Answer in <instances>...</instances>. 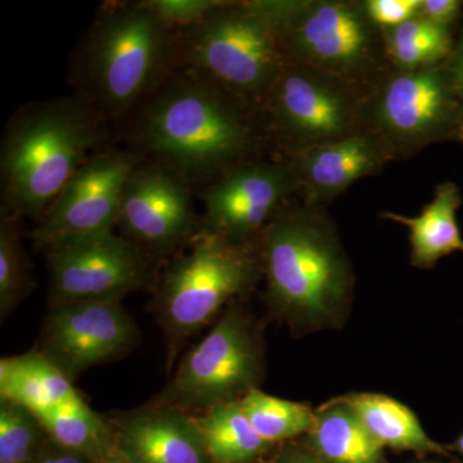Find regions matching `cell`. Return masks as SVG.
<instances>
[{
  "mask_svg": "<svg viewBox=\"0 0 463 463\" xmlns=\"http://www.w3.org/2000/svg\"><path fill=\"white\" fill-rule=\"evenodd\" d=\"M390 65L399 71L428 69L446 62L455 48L452 27L414 17L383 32Z\"/></svg>",
  "mask_w": 463,
  "mask_h": 463,
  "instance_id": "cb8c5ba5",
  "label": "cell"
},
{
  "mask_svg": "<svg viewBox=\"0 0 463 463\" xmlns=\"http://www.w3.org/2000/svg\"><path fill=\"white\" fill-rule=\"evenodd\" d=\"M268 295L285 315L317 321L345 300L350 270L323 207L289 200L261 233Z\"/></svg>",
  "mask_w": 463,
  "mask_h": 463,
  "instance_id": "277c9868",
  "label": "cell"
},
{
  "mask_svg": "<svg viewBox=\"0 0 463 463\" xmlns=\"http://www.w3.org/2000/svg\"><path fill=\"white\" fill-rule=\"evenodd\" d=\"M444 65H446L450 81H452L453 90L463 105V30L455 43L452 53Z\"/></svg>",
  "mask_w": 463,
  "mask_h": 463,
  "instance_id": "4dcf8cb0",
  "label": "cell"
},
{
  "mask_svg": "<svg viewBox=\"0 0 463 463\" xmlns=\"http://www.w3.org/2000/svg\"><path fill=\"white\" fill-rule=\"evenodd\" d=\"M181 67L175 30L141 2H109L72 57L76 94L116 129Z\"/></svg>",
  "mask_w": 463,
  "mask_h": 463,
  "instance_id": "3957f363",
  "label": "cell"
},
{
  "mask_svg": "<svg viewBox=\"0 0 463 463\" xmlns=\"http://www.w3.org/2000/svg\"><path fill=\"white\" fill-rule=\"evenodd\" d=\"M118 129L128 149L169 166L197 192L272 147L258 109L183 66Z\"/></svg>",
  "mask_w": 463,
  "mask_h": 463,
  "instance_id": "6da1fadb",
  "label": "cell"
},
{
  "mask_svg": "<svg viewBox=\"0 0 463 463\" xmlns=\"http://www.w3.org/2000/svg\"><path fill=\"white\" fill-rule=\"evenodd\" d=\"M79 397L71 380L43 353L0 361V398L33 414L44 412Z\"/></svg>",
  "mask_w": 463,
  "mask_h": 463,
  "instance_id": "d6986e66",
  "label": "cell"
},
{
  "mask_svg": "<svg viewBox=\"0 0 463 463\" xmlns=\"http://www.w3.org/2000/svg\"><path fill=\"white\" fill-rule=\"evenodd\" d=\"M38 417L11 402L0 404V463H33L41 440Z\"/></svg>",
  "mask_w": 463,
  "mask_h": 463,
  "instance_id": "4316f807",
  "label": "cell"
},
{
  "mask_svg": "<svg viewBox=\"0 0 463 463\" xmlns=\"http://www.w3.org/2000/svg\"><path fill=\"white\" fill-rule=\"evenodd\" d=\"M313 447L328 463H383V444L345 403L332 405L316 416L310 430Z\"/></svg>",
  "mask_w": 463,
  "mask_h": 463,
  "instance_id": "ffe728a7",
  "label": "cell"
},
{
  "mask_svg": "<svg viewBox=\"0 0 463 463\" xmlns=\"http://www.w3.org/2000/svg\"><path fill=\"white\" fill-rule=\"evenodd\" d=\"M259 354L248 325L228 312L183 361L165 402L212 408L233 401L258 377Z\"/></svg>",
  "mask_w": 463,
  "mask_h": 463,
  "instance_id": "5bb4252c",
  "label": "cell"
},
{
  "mask_svg": "<svg viewBox=\"0 0 463 463\" xmlns=\"http://www.w3.org/2000/svg\"><path fill=\"white\" fill-rule=\"evenodd\" d=\"M136 339V326L120 301H79L53 307L42 353L71 380L91 365L123 355Z\"/></svg>",
  "mask_w": 463,
  "mask_h": 463,
  "instance_id": "9a60e30c",
  "label": "cell"
},
{
  "mask_svg": "<svg viewBox=\"0 0 463 463\" xmlns=\"http://www.w3.org/2000/svg\"><path fill=\"white\" fill-rule=\"evenodd\" d=\"M289 63L321 70L368 91L389 70L383 32L355 0H276Z\"/></svg>",
  "mask_w": 463,
  "mask_h": 463,
  "instance_id": "8992f818",
  "label": "cell"
},
{
  "mask_svg": "<svg viewBox=\"0 0 463 463\" xmlns=\"http://www.w3.org/2000/svg\"><path fill=\"white\" fill-rule=\"evenodd\" d=\"M115 128L78 94L21 106L0 146V214L38 222Z\"/></svg>",
  "mask_w": 463,
  "mask_h": 463,
  "instance_id": "7a4b0ae2",
  "label": "cell"
},
{
  "mask_svg": "<svg viewBox=\"0 0 463 463\" xmlns=\"http://www.w3.org/2000/svg\"><path fill=\"white\" fill-rule=\"evenodd\" d=\"M33 463H93V459L83 455V453L75 452V450H70L67 448L58 446L53 441V448H51L50 450H45L41 456L36 457Z\"/></svg>",
  "mask_w": 463,
  "mask_h": 463,
  "instance_id": "1f68e13d",
  "label": "cell"
},
{
  "mask_svg": "<svg viewBox=\"0 0 463 463\" xmlns=\"http://www.w3.org/2000/svg\"><path fill=\"white\" fill-rule=\"evenodd\" d=\"M365 94L337 76L288 63L260 109L270 145L291 158L365 132Z\"/></svg>",
  "mask_w": 463,
  "mask_h": 463,
  "instance_id": "52a82bcc",
  "label": "cell"
},
{
  "mask_svg": "<svg viewBox=\"0 0 463 463\" xmlns=\"http://www.w3.org/2000/svg\"><path fill=\"white\" fill-rule=\"evenodd\" d=\"M142 158L130 149L109 147L79 167L33 231L45 249L61 241L114 232L128 176Z\"/></svg>",
  "mask_w": 463,
  "mask_h": 463,
  "instance_id": "8fae6325",
  "label": "cell"
},
{
  "mask_svg": "<svg viewBox=\"0 0 463 463\" xmlns=\"http://www.w3.org/2000/svg\"><path fill=\"white\" fill-rule=\"evenodd\" d=\"M349 405L364 423L367 430L383 447L444 453V448L426 435L416 414L395 399L381 394H356L347 397Z\"/></svg>",
  "mask_w": 463,
  "mask_h": 463,
  "instance_id": "44dd1931",
  "label": "cell"
},
{
  "mask_svg": "<svg viewBox=\"0 0 463 463\" xmlns=\"http://www.w3.org/2000/svg\"><path fill=\"white\" fill-rule=\"evenodd\" d=\"M194 188L169 166L142 160L128 176L118 225L138 249L172 251L201 231Z\"/></svg>",
  "mask_w": 463,
  "mask_h": 463,
  "instance_id": "4fadbf2b",
  "label": "cell"
},
{
  "mask_svg": "<svg viewBox=\"0 0 463 463\" xmlns=\"http://www.w3.org/2000/svg\"><path fill=\"white\" fill-rule=\"evenodd\" d=\"M463 2L459 0H421L419 17L438 25L453 27L462 16Z\"/></svg>",
  "mask_w": 463,
  "mask_h": 463,
  "instance_id": "f546056e",
  "label": "cell"
},
{
  "mask_svg": "<svg viewBox=\"0 0 463 463\" xmlns=\"http://www.w3.org/2000/svg\"><path fill=\"white\" fill-rule=\"evenodd\" d=\"M243 411L259 437L281 441L312 430L316 416L306 405L283 401L257 389L249 390L241 401Z\"/></svg>",
  "mask_w": 463,
  "mask_h": 463,
  "instance_id": "d4e9b609",
  "label": "cell"
},
{
  "mask_svg": "<svg viewBox=\"0 0 463 463\" xmlns=\"http://www.w3.org/2000/svg\"><path fill=\"white\" fill-rule=\"evenodd\" d=\"M283 463H328L326 462L325 459L321 458V457H317L313 455H309V453H292L289 455L288 458L283 461Z\"/></svg>",
  "mask_w": 463,
  "mask_h": 463,
  "instance_id": "d6a6232c",
  "label": "cell"
},
{
  "mask_svg": "<svg viewBox=\"0 0 463 463\" xmlns=\"http://www.w3.org/2000/svg\"><path fill=\"white\" fill-rule=\"evenodd\" d=\"M456 139L463 142V105L461 114H459L458 125H457Z\"/></svg>",
  "mask_w": 463,
  "mask_h": 463,
  "instance_id": "e575fe53",
  "label": "cell"
},
{
  "mask_svg": "<svg viewBox=\"0 0 463 463\" xmlns=\"http://www.w3.org/2000/svg\"><path fill=\"white\" fill-rule=\"evenodd\" d=\"M298 192L300 184L288 158L264 156L241 164L199 192L205 206L201 228L248 245Z\"/></svg>",
  "mask_w": 463,
  "mask_h": 463,
  "instance_id": "30bf717a",
  "label": "cell"
},
{
  "mask_svg": "<svg viewBox=\"0 0 463 463\" xmlns=\"http://www.w3.org/2000/svg\"><path fill=\"white\" fill-rule=\"evenodd\" d=\"M456 448L457 450H458V452L463 456V434L458 438V440H457Z\"/></svg>",
  "mask_w": 463,
  "mask_h": 463,
  "instance_id": "d590c367",
  "label": "cell"
},
{
  "mask_svg": "<svg viewBox=\"0 0 463 463\" xmlns=\"http://www.w3.org/2000/svg\"><path fill=\"white\" fill-rule=\"evenodd\" d=\"M106 463H132L129 459L127 458V456L121 452L118 448H114L109 453L108 458H106Z\"/></svg>",
  "mask_w": 463,
  "mask_h": 463,
  "instance_id": "836d02e7",
  "label": "cell"
},
{
  "mask_svg": "<svg viewBox=\"0 0 463 463\" xmlns=\"http://www.w3.org/2000/svg\"><path fill=\"white\" fill-rule=\"evenodd\" d=\"M365 14L381 32L419 16L421 0H362Z\"/></svg>",
  "mask_w": 463,
  "mask_h": 463,
  "instance_id": "f1b7e54d",
  "label": "cell"
},
{
  "mask_svg": "<svg viewBox=\"0 0 463 463\" xmlns=\"http://www.w3.org/2000/svg\"><path fill=\"white\" fill-rule=\"evenodd\" d=\"M462 194L453 182L440 183L434 192V199L425 206L419 216H405L383 212V219L395 222L411 231V261L417 268H431L456 251L463 252V239L457 212L462 206Z\"/></svg>",
  "mask_w": 463,
  "mask_h": 463,
  "instance_id": "ac0fdd59",
  "label": "cell"
},
{
  "mask_svg": "<svg viewBox=\"0 0 463 463\" xmlns=\"http://www.w3.org/2000/svg\"><path fill=\"white\" fill-rule=\"evenodd\" d=\"M258 260L248 245L201 228L191 248L167 268L158 292L160 315L176 335L200 330L230 298L254 283Z\"/></svg>",
  "mask_w": 463,
  "mask_h": 463,
  "instance_id": "9c48e42d",
  "label": "cell"
},
{
  "mask_svg": "<svg viewBox=\"0 0 463 463\" xmlns=\"http://www.w3.org/2000/svg\"><path fill=\"white\" fill-rule=\"evenodd\" d=\"M53 307L79 301H120L145 282L141 249L114 232L61 241L45 248Z\"/></svg>",
  "mask_w": 463,
  "mask_h": 463,
  "instance_id": "7c38bea8",
  "label": "cell"
},
{
  "mask_svg": "<svg viewBox=\"0 0 463 463\" xmlns=\"http://www.w3.org/2000/svg\"><path fill=\"white\" fill-rule=\"evenodd\" d=\"M222 0H145L146 5L176 33L200 23Z\"/></svg>",
  "mask_w": 463,
  "mask_h": 463,
  "instance_id": "83f0119b",
  "label": "cell"
},
{
  "mask_svg": "<svg viewBox=\"0 0 463 463\" xmlns=\"http://www.w3.org/2000/svg\"><path fill=\"white\" fill-rule=\"evenodd\" d=\"M194 420L207 456L218 463L248 462L268 447L250 423L241 401L216 404Z\"/></svg>",
  "mask_w": 463,
  "mask_h": 463,
  "instance_id": "7402d4cb",
  "label": "cell"
},
{
  "mask_svg": "<svg viewBox=\"0 0 463 463\" xmlns=\"http://www.w3.org/2000/svg\"><path fill=\"white\" fill-rule=\"evenodd\" d=\"M35 416L51 440L93 461H106L115 448L108 426L80 397Z\"/></svg>",
  "mask_w": 463,
  "mask_h": 463,
  "instance_id": "603a6c76",
  "label": "cell"
},
{
  "mask_svg": "<svg viewBox=\"0 0 463 463\" xmlns=\"http://www.w3.org/2000/svg\"><path fill=\"white\" fill-rule=\"evenodd\" d=\"M118 421V449L132 463H206L194 420L178 411H143Z\"/></svg>",
  "mask_w": 463,
  "mask_h": 463,
  "instance_id": "e0dca14e",
  "label": "cell"
},
{
  "mask_svg": "<svg viewBox=\"0 0 463 463\" xmlns=\"http://www.w3.org/2000/svg\"><path fill=\"white\" fill-rule=\"evenodd\" d=\"M288 160L304 203L323 207L355 182L383 172L395 157L377 137L364 132L307 149Z\"/></svg>",
  "mask_w": 463,
  "mask_h": 463,
  "instance_id": "2e32d148",
  "label": "cell"
},
{
  "mask_svg": "<svg viewBox=\"0 0 463 463\" xmlns=\"http://www.w3.org/2000/svg\"><path fill=\"white\" fill-rule=\"evenodd\" d=\"M178 36L181 66L206 76L259 111L289 63L276 0H222Z\"/></svg>",
  "mask_w": 463,
  "mask_h": 463,
  "instance_id": "5b68a950",
  "label": "cell"
},
{
  "mask_svg": "<svg viewBox=\"0 0 463 463\" xmlns=\"http://www.w3.org/2000/svg\"><path fill=\"white\" fill-rule=\"evenodd\" d=\"M18 222V219L0 214V309L3 316L17 306L32 286Z\"/></svg>",
  "mask_w": 463,
  "mask_h": 463,
  "instance_id": "484cf974",
  "label": "cell"
},
{
  "mask_svg": "<svg viewBox=\"0 0 463 463\" xmlns=\"http://www.w3.org/2000/svg\"><path fill=\"white\" fill-rule=\"evenodd\" d=\"M461 109L444 63L413 71L392 69L365 94L364 130L398 160L456 139Z\"/></svg>",
  "mask_w": 463,
  "mask_h": 463,
  "instance_id": "ba28073f",
  "label": "cell"
}]
</instances>
